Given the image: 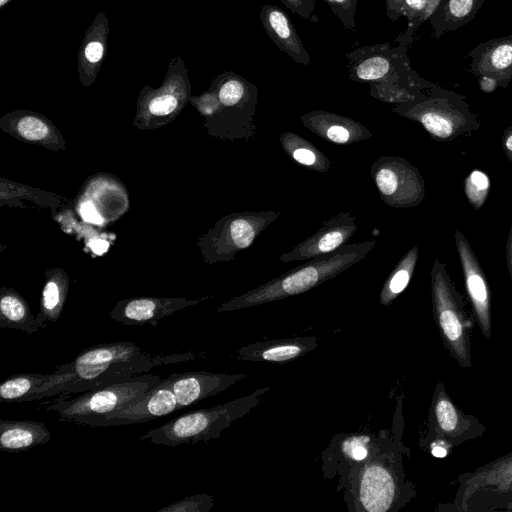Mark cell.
Returning <instances> with one entry per match:
<instances>
[{
  "label": "cell",
  "mask_w": 512,
  "mask_h": 512,
  "mask_svg": "<svg viewBox=\"0 0 512 512\" xmlns=\"http://www.w3.org/2000/svg\"><path fill=\"white\" fill-rule=\"evenodd\" d=\"M0 328L21 330L28 334L38 331L36 317L26 302L14 292L6 291L0 299Z\"/></svg>",
  "instance_id": "d4e9b609"
},
{
  "label": "cell",
  "mask_w": 512,
  "mask_h": 512,
  "mask_svg": "<svg viewBox=\"0 0 512 512\" xmlns=\"http://www.w3.org/2000/svg\"><path fill=\"white\" fill-rule=\"evenodd\" d=\"M51 432L42 422L0 420V451L18 453L48 443Z\"/></svg>",
  "instance_id": "44dd1931"
},
{
  "label": "cell",
  "mask_w": 512,
  "mask_h": 512,
  "mask_svg": "<svg viewBox=\"0 0 512 512\" xmlns=\"http://www.w3.org/2000/svg\"><path fill=\"white\" fill-rule=\"evenodd\" d=\"M362 439L363 437L351 439L345 445V453L349 456V458L353 459L354 461H363L364 459L369 457V450L368 447L365 445V442L369 440Z\"/></svg>",
  "instance_id": "e575fe53"
},
{
  "label": "cell",
  "mask_w": 512,
  "mask_h": 512,
  "mask_svg": "<svg viewBox=\"0 0 512 512\" xmlns=\"http://www.w3.org/2000/svg\"><path fill=\"white\" fill-rule=\"evenodd\" d=\"M108 34V18L99 11L86 30L78 52L79 79L86 87L94 82L105 60Z\"/></svg>",
  "instance_id": "e0dca14e"
},
{
  "label": "cell",
  "mask_w": 512,
  "mask_h": 512,
  "mask_svg": "<svg viewBox=\"0 0 512 512\" xmlns=\"http://www.w3.org/2000/svg\"><path fill=\"white\" fill-rule=\"evenodd\" d=\"M18 132L27 140H41L48 135V126L38 117L25 116L17 123Z\"/></svg>",
  "instance_id": "1f68e13d"
},
{
  "label": "cell",
  "mask_w": 512,
  "mask_h": 512,
  "mask_svg": "<svg viewBox=\"0 0 512 512\" xmlns=\"http://www.w3.org/2000/svg\"><path fill=\"white\" fill-rule=\"evenodd\" d=\"M65 292L56 281L46 283L43 293L41 310L36 316V324L39 330L45 328L47 322H56L61 314Z\"/></svg>",
  "instance_id": "4316f807"
},
{
  "label": "cell",
  "mask_w": 512,
  "mask_h": 512,
  "mask_svg": "<svg viewBox=\"0 0 512 512\" xmlns=\"http://www.w3.org/2000/svg\"><path fill=\"white\" fill-rule=\"evenodd\" d=\"M279 141L284 152L297 164L315 172H327L332 163L329 158L310 141L294 132H283Z\"/></svg>",
  "instance_id": "603a6c76"
},
{
  "label": "cell",
  "mask_w": 512,
  "mask_h": 512,
  "mask_svg": "<svg viewBox=\"0 0 512 512\" xmlns=\"http://www.w3.org/2000/svg\"><path fill=\"white\" fill-rule=\"evenodd\" d=\"M356 502L368 512H386L395 502V478L384 459L368 457L356 480Z\"/></svg>",
  "instance_id": "8fae6325"
},
{
  "label": "cell",
  "mask_w": 512,
  "mask_h": 512,
  "mask_svg": "<svg viewBox=\"0 0 512 512\" xmlns=\"http://www.w3.org/2000/svg\"><path fill=\"white\" fill-rule=\"evenodd\" d=\"M178 410L168 378L162 379L136 401L99 419L93 427L140 424Z\"/></svg>",
  "instance_id": "30bf717a"
},
{
  "label": "cell",
  "mask_w": 512,
  "mask_h": 512,
  "mask_svg": "<svg viewBox=\"0 0 512 512\" xmlns=\"http://www.w3.org/2000/svg\"><path fill=\"white\" fill-rule=\"evenodd\" d=\"M261 24L270 40L296 63L310 64V55L298 35L289 16L278 6L263 5L260 10Z\"/></svg>",
  "instance_id": "2e32d148"
},
{
  "label": "cell",
  "mask_w": 512,
  "mask_h": 512,
  "mask_svg": "<svg viewBox=\"0 0 512 512\" xmlns=\"http://www.w3.org/2000/svg\"><path fill=\"white\" fill-rule=\"evenodd\" d=\"M432 454L437 458H443L446 456L447 451L443 447H434L432 449Z\"/></svg>",
  "instance_id": "b9f144b4"
},
{
  "label": "cell",
  "mask_w": 512,
  "mask_h": 512,
  "mask_svg": "<svg viewBox=\"0 0 512 512\" xmlns=\"http://www.w3.org/2000/svg\"><path fill=\"white\" fill-rule=\"evenodd\" d=\"M455 244L466 289L483 324L488 322L489 289L484 271L466 237L457 230Z\"/></svg>",
  "instance_id": "ffe728a7"
},
{
  "label": "cell",
  "mask_w": 512,
  "mask_h": 512,
  "mask_svg": "<svg viewBox=\"0 0 512 512\" xmlns=\"http://www.w3.org/2000/svg\"><path fill=\"white\" fill-rule=\"evenodd\" d=\"M370 175L382 201L390 207H416L425 198V181L420 171L403 157H378L371 165Z\"/></svg>",
  "instance_id": "52a82bcc"
},
{
  "label": "cell",
  "mask_w": 512,
  "mask_h": 512,
  "mask_svg": "<svg viewBox=\"0 0 512 512\" xmlns=\"http://www.w3.org/2000/svg\"><path fill=\"white\" fill-rule=\"evenodd\" d=\"M414 32L400 34L397 46L389 42L359 47L347 53L349 79L359 83H387L402 87L418 96L435 84L427 81L412 68L407 54Z\"/></svg>",
  "instance_id": "5b68a950"
},
{
  "label": "cell",
  "mask_w": 512,
  "mask_h": 512,
  "mask_svg": "<svg viewBox=\"0 0 512 512\" xmlns=\"http://www.w3.org/2000/svg\"><path fill=\"white\" fill-rule=\"evenodd\" d=\"M441 0H404L402 16L408 21L407 29L415 32L437 10Z\"/></svg>",
  "instance_id": "f1b7e54d"
},
{
  "label": "cell",
  "mask_w": 512,
  "mask_h": 512,
  "mask_svg": "<svg viewBox=\"0 0 512 512\" xmlns=\"http://www.w3.org/2000/svg\"><path fill=\"white\" fill-rule=\"evenodd\" d=\"M375 245V240L347 243L334 252L305 261L302 265L228 300L216 311L240 310L307 292L363 260Z\"/></svg>",
  "instance_id": "7a4b0ae2"
},
{
  "label": "cell",
  "mask_w": 512,
  "mask_h": 512,
  "mask_svg": "<svg viewBox=\"0 0 512 512\" xmlns=\"http://www.w3.org/2000/svg\"><path fill=\"white\" fill-rule=\"evenodd\" d=\"M404 0H385L387 17L392 21H397L402 16V7Z\"/></svg>",
  "instance_id": "8d00e7d4"
},
{
  "label": "cell",
  "mask_w": 512,
  "mask_h": 512,
  "mask_svg": "<svg viewBox=\"0 0 512 512\" xmlns=\"http://www.w3.org/2000/svg\"><path fill=\"white\" fill-rule=\"evenodd\" d=\"M479 88L484 93H492L499 88V82L488 76H480L478 79Z\"/></svg>",
  "instance_id": "f35d334b"
},
{
  "label": "cell",
  "mask_w": 512,
  "mask_h": 512,
  "mask_svg": "<svg viewBox=\"0 0 512 512\" xmlns=\"http://www.w3.org/2000/svg\"><path fill=\"white\" fill-rule=\"evenodd\" d=\"M80 215L86 222L102 224L103 219L91 202H84L80 207Z\"/></svg>",
  "instance_id": "d590c367"
},
{
  "label": "cell",
  "mask_w": 512,
  "mask_h": 512,
  "mask_svg": "<svg viewBox=\"0 0 512 512\" xmlns=\"http://www.w3.org/2000/svg\"><path fill=\"white\" fill-rule=\"evenodd\" d=\"M89 246L94 253L101 255L107 251L109 245L108 242L102 239H95L89 243Z\"/></svg>",
  "instance_id": "60d3db41"
},
{
  "label": "cell",
  "mask_w": 512,
  "mask_h": 512,
  "mask_svg": "<svg viewBox=\"0 0 512 512\" xmlns=\"http://www.w3.org/2000/svg\"><path fill=\"white\" fill-rule=\"evenodd\" d=\"M210 88L220 101L219 112L230 117L235 137L247 141L253 139L257 132L254 120L257 86L235 72L225 71L213 79Z\"/></svg>",
  "instance_id": "ba28073f"
},
{
  "label": "cell",
  "mask_w": 512,
  "mask_h": 512,
  "mask_svg": "<svg viewBox=\"0 0 512 512\" xmlns=\"http://www.w3.org/2000/svg\"><path fill=\"white\" fill-rule=\"evenodd\" d=\"M301 123L321 139L335 144H353L372 137L360 122L334 112L314 110L300 117Z\"/></svg>",
  "instance_id": "9a60e30c"
},
{
  "label": "cell",
  "mask_w": 512,
  "mask_h": 512,
  "mask_svg": "<svg viewBox=\"0 0 512 512\" xmlns=\"http://www.w3.org/2000/svg\"><path fill=\"white\" fill-rule=\"evenodd\" d=\"M193 353L152 355L132 342H115L89 347L71 362L55 370L71 373V379L59 386L57 395L82 393L110 383L143 374L155 366L187 361Z\"/></svg>",
  "instance_id": "6da1fadb"
},
{
  "label": "cell",
  "mask_w": 512,
  "mask_h": 512,
  "mask_svg": "<svg viewBox=\"0 0 512 512\" xmlns=\"http://www.w3.org/2000/svg\"><path fill=\"white\" fill-rule=\"evenodd\" d=\"M355 216L349 211H341L325 220L321 228L297 244L291 251L282 254L281 262L308 261L334 252L348 243L358 226Z\"/></svg>",
  "instance_id": "9c48e42d"
},
{
  "label": "cell",
  "mask_w": 512,
  "mask_h": 512,
  "mask_svg": "<svg viewBox=\"0 0 512 512\" xmlns=\"http://www.w3.org/2000/svg\"><path fill=\"white\" fill-rule=\"evenodd\" d=\"M506 262L510 277L512 279V225L509 230L507 242H506Z\"/></svg>",
  "instance_id": "ab89813d"
},
{
  "label": "cell",
  "mask_w": 512,
  "mask_h": 512,
  "mask_svg": "<svg viewBox=\"0 0 512 512\" xmlns=\"http://www.w3.org/2000/svg\"><path fill=\"white\" fill-rule=\"evenodd\" d=\"M161 380L158 375L143 373L82 392L75 398L64 395L45 401L39 408L55 412L58 421L93 427L99 419L136 401Z\"/></svg>",
  "instance_id": "8992f818"
},
{
  "label": "cell",
  "mask_w": 512,
  "mask_h": 512,
  "mask_svg": "<svg viewBox=\"0 0 512 512\" xmlns=\"http://www.w3.org/2000/svg\"><path fill=\"white\" fill-rule=\"evenodd\" d=\"M391 110L419 123L433 140L439 142L471 135L481 126L465 96L437 85L413 100L393 104Z\"/></svg>",
  "instance_id": "277c9868"
},
{
  "label": "cell",
  "mask_w": 512,
  "mask_h": 512,
  "mask_svg": "<svg viewBox=\"0 0 512 512\" xmlns=\"http://www.w3.org/2000/svg\"><path fill=\"white\" fill-rule=\"evenodd\" d=\"M418 257L419 248L414 245L399 260L381 288L379 301L382 305H390L405 290L415 271Z\"/></svg>",
  "instance_id": "484cf974"
},
{
  "label": "cell",
  "mask_w": 512,
  "mask_h": 512,
  "mask_svg": "<svg viewBox=\"0 0 512 512\" xmlns=\"http://www.w3.org/2000/svg\"><path fill=\"white\" fill-rule=\"evenodd\" d=\"M213 505L214 499L210 495L197 494L160 508L158 512H208Z\"/></svg>",
  "instance_id": "f546056e"
},
{
  "label": "cell",
  "mask_w": 512,
  "mask_h": 512,
  "mask_svg": "<svg viewBox=\"0 0 512 512\" xmlns=\"http://www.w3.org/2000/svg\"><path fill=\"white\" fill-rule=\"evenodd\" d=\"M318 346L315 336L275 339L246 345L237 351L242 361L285 363L295 360Z\"/></svg>",
  "instance_id": "d6986e66"
},
{
  "label": "cell",
  "mask_w": 512,
  "mask_h": 512,
  "mask_svg": "<svg viewBox=\"0 0 512 512\" xmlns=\"http://www.w3.org/2000/svg\"><path fill=\"white\" fill-rule=\"evenodd\" d=\"M501 143L507 158L512 163V125L504 130Z\"/></svg>",
  "instance_id": "74e56055"
},
{
  "label": "cell",
  "mask_w": 512,
  "mask_h": 512,
  "mask_svg": "<svg viewBox=\"0 0 512 512\" xmlns=\"http://www.w3.org/2000/svg\"><path fill=\"white\" fill-rule=\"evenodd\" d=\"M52 374L22 373L16 374L0 385L2 402H28L43 399L42 387L49 381Z\"/></svg>",
  "instance_id": "cb8c5ba5"
},
{
  "label": "cell",
  "mask_w": 512,
  "mask_h": 512,
  "mask_svg": "<svg viewBox=\"0 0 512 512\" xmlns=\"http://www.w3.org/2000/svg\"><path fill=\"white\" fill-rule=\"evenodd\" d=\"M199 301L185 299L135 298L119 302L110 313L113 320L124 325H157V321Z\"/></svg>",
  "instance_id": "ac0fdd59"
},
{
  "label": "cell",
  "mask_w": 512,
  "mask_h": 512,
  "mask_svg": "<svg viewBox=\"0 0 512 512\" xmlns=\"http://www.w3.org/2000/svg\"><path fill=\"white\" fill-rule=\"evenodd\" d=\"M270 387H262L245 395L210 408L184 413L169 422L149 430L140 437L156 445L176 447L216 439L231 424L257 406Z\"/></svg>",
  "instance_id": "3957f363"
},
{
  "label": "cell",
  "mask_w": 512,
  "mask_h": 512,
  "mask_svg": "<svg viewBox=\"0 0 512 512\" xmlns=\"http://www.w3.org/2000/svg\"><path fill=\"white\" fill-rule=\"evenodd\" d=\"M485 0H441L431 16L430 24L436 39L470 23Z\"/></svg>",
  "instance_id": "7402d4cb"
},
{
  "label": "cell",
  "mask_w": 512,
  "mask_h": 512,
  "mask_svg": "<svg viewBox=\"0 0 512 512\" xmlns=\"http://www.w3.org/2000/svg\"><path fill=\"white\" fill-rule=\"evenodd\" d=\"M490 178L480 169L472 170L464 180V193L475 209L479 210L485 204L490 192Z\"/></svg>",
  "instance_id": "83f0119b"
},
{
  "label": "cell",
  "mask_w": 512,
  "mask_h": 512,
  "mask_svg": "<svg viewBox=\"0 0 512 512\" xmlns=\"http://www.w3.org/2000/svg\"><path fill=\"white\" fill-rule=\"evenodd\" d=\"M468 56L475 76L492 77L500 88H507L512 82V34L481 42Z\"/></svg>",
  "instance_id": "5bb4252c"
},
{
  "label": "cell",
  "mask_w": 512,
  "mask_h": 512,
  "mask_svg": "<svg viewBox=\"0 0 512 512\" xmlns=\"http://www.w3.org/2000/svg\"><path fill=\"white\" fill-rule=\"evenodd\" d=\"M12 0H0V9L4 8Z\"/></svg>",
  "instance_id": "7bdbcfd3"
},
{
  "label": "cell",
  "mask_w": 512,
  "mask_h": 512,
  "mask_svg": "<svg viewBox=\"0 0 512 512\" xmlns=\"http://www.w3.org/2000/svg\"><path fill=\"white\" fill-rule=\"evenodd\" d=\"M280 215V211H248L230 215L222 221L218 253L223 259H232L237 252L250 247Z\"/></svg>",
  "instance_id": "7c38bea8"
},
{
  "label": "cell",
  "mask_w": 512,
  "mask_h": 512,
  "mask_svg": "<svg viewBox=\"0 0 512 512\" xmlns=\"http://www.w3.org/2000/svg\"><path fill=\"white\" fill-rule=\"evenodd\" d=\"M436 417L440 427L452 431L457 424V415L453 405L447 400H440L436 405Z\"/></svg>",
  "instance_id": "836d02e7"
},
{
  "label": "cell",
  "mask_w": 512,
  "mask_h": 512,
  "mask_svg": "<svg viewBox=\"0 0 512 512\" xmlns=\"http://www.w3.org/2000/svg\"><path fill=\"white\" fill-rule=\"evenodd\" d=\"M245 377V374L198 371L173 373L167 378L176 397L178 410H181L226 390Z\"/></svg>",
  "instance_id": "4fadbf2b"
},
{
  "label": "cell",
  "mask_w": 512,
  "mask_h": 512,
  "mask_svg": "<svg viewBox=\"0 0 512 512\" xmlns=\"http://www.w3.org/2000/svg\"><path fill=\"white\" fill-rule=\"evenodd\" d=\"M343 26L349 30L356 29L355 16L358 0H323Z\"/></svg>",
  "instance_id": "4dcf8cb0"
},
{
  "label": "cell",
  "mask_w": 512,
  "mask_h": 512,
  "mask_svg": "<svg viewBox=\"0 0 512 512\" xmlns=\"http://www.w3.org/2000/svg\"><path fill=\"white\" fill-rule=\"evenodd\" d=\"M288 9L300 17L312 21L318 22L319 17L315 12L316 2L315 0H280Z\"/></svg>",
  "instance_id": "d6a6232c"
}]
</instances>
